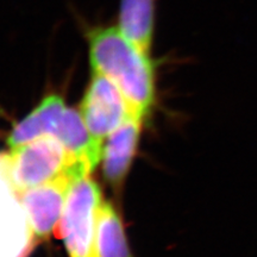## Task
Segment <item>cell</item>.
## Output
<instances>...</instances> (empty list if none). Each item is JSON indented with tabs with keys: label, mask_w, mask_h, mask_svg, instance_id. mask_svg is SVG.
<instances>
[{
	"label": "cell",
	"mask_w": 257,
	"mask_h": 257,
	"mask_svg": "<svg viewBox=\"0 0 257 257\" xmlns=\"http://www.w3.org/2000/svg\"><path fill=\"white\" fill-rule=\"evenodd\" d=\"M93 72L119 88L130 113L143 118L155 100V74L150 55L140 50L118 25H92L85 30Z\"/></svg>",
	"instance_id": "6da1fadb"
},
{
	"label": "cell",
	"mask_w": 257,
	"mask_h": 257,
	"mask_svg": "<svg viewBox=\"0 0 257 257\" xmlns=\"http://www.w3.org/2000/svg\"><path fill=\"white\" fill-rule=\"evenodd\" d=\"M56 137L66 149L92 170L101 159L102 144L93 138L80 111L66 107L62 96L48 95L12 127L8 141L11 149L24 146L41 136Z\"/></svg>",
	"instance_id": "7a4b0ae2"
},
{
	"label": "cell",
	"mask_w": 257,
	"mask_h": 257,
	"mask_svg": "<svg viewBox=\"0 0 257 257\" xmlns=\"http://www.w3.org/2000/svg\"><path fill=\"white\" fill-rule=\"evenodd\" d=\"M76 166L86 167L92 172L51 135L38 137L11 149L10 154L0 155V172L17 194L46 184Z\"/></svg>",
	"instance_id": "3957f363"
},
{
	"label": "cell",
	"mask_w": 257,
	"mask_h": 257,
	"mask_svg": "<svg viewBox=\"0 0 257 257\" xmlns=\"http://www.w3.org/2000/svg\"><path fill=\"white\" fill-rule=\"evenodd\" d=\"M101 201L100 187L89 174L74 181L55 231L64 240L69 257H100L98 212Z\"/></svg>",
	"instance_id": "277c9868"
},
{
	"label": "cell",
	"mask_w": 257,
	"mask_h": 257,
	"mask_svg": "<svg viewBox=\"0 0 257 257\" xmlns=\"http://www.w3.org/2000/svg\"><path fill=\"white\" fill-rule=\"evenodd\" d=\"M91 173L86 167L76 166L46 184L19 193V201L28 213L31 230L37 237L47 238L55 232L74 181L79 176Z\"/></svg>",
	"instance_id": "5b68a950"
},
{
	"label": "cell",
	"mask_w": 257,
	"mask_h": 257,
	"mask_svg": "<svg viewBox=\"0 0 257 257\" xmlns=\"http://www.w3.org/2000/svg\"><path fill=\"white\" fill-rule=\"evenodd\" d=\"M80 113L93 138L100 144L131 114L119 88L96 72L83 95Z\"/></svg>",
	"instance_id": "8992f818"
},
{
	"label": "cell",
	"mask_w": 257,
	"mask_h": 257,
	"mask_svg": "<svg viewBox=\"0 0 257 257\" xmlns=\"http://www.w3.org/2000/svg\"><path fill=\"white\" fill-rule=\"evenodd\" d=\"M143 118L130 114L107 137L102 153V173L108 185L120 189L136 154Z\"/></svg>",
	"instance_id": "52a82bcc"
},
{
	"label": "cell",
	"mask_w": 257,
	"mask_h": 257,
	"mask_svg": "<svg viewBox=\"0 0 257 257\" xmlns=\"http://www.w3.org/2000/svg\"><path fill=\"white\" fill-rule=\"evenodd\" d=\"M160 0H119L118 28L144 54L150 55Z\"/></svg>",
	"instance_id": "ba28073f"
},
{
	"label": "cell",
	"mask_w": 257,
	"mask_h": 257,
	"mask_svg": "<svg viewBox=\"0 0 257 257\" xmlns=\"http://www.w3.org/2000/svg\"><path fill=\"white\" fill-rule=\"evenodd\" d=\"M98 245L100 257H133L123 224L110 201H101L99 207Z\"/></svg>",
	"instance_id": "9c48e42d"
}]
</instances>
